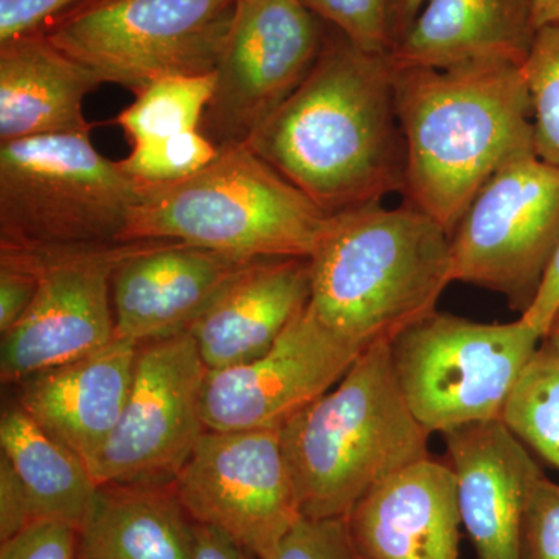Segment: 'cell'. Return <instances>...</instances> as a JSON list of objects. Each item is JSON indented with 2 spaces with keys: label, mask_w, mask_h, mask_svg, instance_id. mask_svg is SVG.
I'll return each mask as SVG.
<instances>
[{
  "label": "cell",
  "mask_w": 559,
  "mask_h": 559,
  "mask_svg": "<svg viewBox=\"0 0 559 559\" xmlns=\"http://www.w3.org/2000/svg\"><path fill=\"white\" fill-rule=\"evenodd\" d=\"M246 145L329 215L401 193L406 146L389 55L326 33L307 79Z\"/></svg>",
  "instance_id": "cell-1"
},
{
  "label": "cell",
  "mask_w": 559,
  "mask_h": 559,
  "mask_svg": "<svg viewBox=\"0 0 559 559\" xmlns=\"http://www.w3.org/2000/svg\"><path fill=\"white\" fill-rule=\"evenodd\" d=\"M393 90L406 146L401 193L451 237L500 168L536 154L524 64L393 68Z\"/></svg>",
  "instance_id": "cell-2"
},
{
  "label": "cell",
  "mask_w": 559,
  "mask_h": 559,
  "mask_svg": "<svg viewBox=\"0 0 559 559\" xmlns=\"http://www.w3.org/2000/svg\"><path fill=\"white\" fill-rule=\"evenodd\" d=\"M310 266L311 310L359 352L436 312L454 282L450 235L407 204L330 215Z\"/></svg>",
  "instance_id": "cell-3"
},
{
  "label": "cell",
  "mask_w": 559,
  "mask_h": 559,
  "mask_svg": "<svg viewBox=\"0 0 559 559\" xmlns=\"http://www.w3.org/2000/svg\"><path fill=\"white\" fill-rule=\"evenodd\" d=\"M301 516L347 518L371 489L429 459L389 342L364 349L345 377L278 429Z\"/></svg>",
  "instance_id": "cell-4"
},
{
  "label": "cell",
  "mask_w": 559,
  "mask_h": 559,
  "mask_svg": "<svg viewBox=\"0 0 559 559\" xmlns=\"http://www.w3.org/2000/svg\"><path fill=\"white\" fill-rule=\"evenodd\" d=\"M330 215L248 145L170 183H139L123 242L179 241L242 259H310Z\"/></svg>",
  "instance_id": "cell-5"
},
{
  "label": "cell",
  "mask_w": 559,
  "mask_h": 559,
  "mask_svg": "<svg viewBox=\"0 0 559 559\" xmlns=\"http://www.w3.org/2000/svg\"><path fill=\"white\" fill-rule=\"evenodd\" d=\"M90 134L0 143V250L47 255L124 245L139 182Z\"/></svg>",
  "instance_id": "cell-6"
},
{
  "label": "cell",
  "mask_w": 559,
  "mask_h": 559,
  "mask_svg": "<svg viewBox=\"0 0 559 559\" xmlns=\"http://www.w3.org/2000/svg\"><path fill=\"white\" fill-rule=\"evenodd\" d=\"M240 0H90L46 31L103 83L134 92L218 68Z\"/></svg>",
  "instance_id": "cell-7"
},
{
  "label": "cell",
  "mask_w": 559,
  "mask_h": 559,
  "mask_svg": "<svg viewBox=\"0 0 559 559\" xmlns=\"http://www.w3.org/2000/svg\"><path fill=\"white\" fill-rule=\"evenodd\" d=\"M543 336L520 318L484 323L432 312L390 342L407 406L429 433L500 419Z\"/></svg>",
  "instance_id": "cell-8"
},
{
  "label": "cell",
  "mask_w": 559,
  "mask_h": 559,
  "mask_svg": "<svg viewBox=\"0 0 559 559\" xmlns=\"http://www.w3.org/2000/svg\"><path fill=\"white\" fill-rule=\"evenodd\" d=\"M559 249V168L536 154L500 168L451 235L452 280L528 310Z\"/></svg>",
  "instance_id": "cell-9"
},
{
  "label": "cell",
  "mask_w": 559,
  "mask_h": 559,
  "mask_svg": "<svg viewBox=\"0 0 559 559\" xmlns=\"http://www.w3.org/2000/svg\"><path fill=\"white\" fill-rule=\"evenodd\" d=\"M326 33L301 0H240L202 134L218 150L246 145L307 79Z\"/></svg>",
  "instance_id": "cell-10"
},
{
  "label": "cell",
  "mask_w": 559,
  "mask_h": 559,
  "mask_svg": "<svg viewBox=\"0 0 559 559\" xmlns=\"http://www.w3.org/2000/svg\"><path fill=\"white\" fill-rule=\"evenodd\" d=\"M207 374L190 331L140 344L127 406L91 469L95 481L173 484L207 430Z\"/></svg>",
  "instance_id": "cell-11"
},
{
  "label": "cell",
  "mask_w": 559,
  "mask_h": 559,
  "mask_svg": "<svg viewBox=\"0 0 559 559\" xmlns=\"http://www.w3.org/2000/svg\"><path fill=\"white\" fill-rule=\"evenodd\" d=\"M173 487L194 524L259 559L301 518L278 429L205 430Z\"/></svg>",
  "instance_id": "cell-12"
},
{
  "label": "cell",
  "mask_w": 559,
  "mask_h": 559,
  "mask_svg": "<svg viewBox=\"0 0 559 559\" xmlns=\"http://www.w3.org/2000/svg\"><path fill=\"white\" fill-rule=\"evenodd\" d=\"M139 241L75 252L16 253L40 272L24 318L2 334L0 377L17 384L39 371L90 355L116 340L112 277Z\"/></svg>",
  "instance_id": "cell-13"
},
{
  "label": "cell",
  "mask_w": 559,
  "mask_h": 559,
  "mask_svg": "<svg viewBox=\"0 0 559 559\" xmlns=\"http://www.w3.org/2000/svg\"><path fill=\"white\" fill-rule=\"evenodd\" d=\"M360 353L331 333L308 304L263 356L209 370L202 399L205 428L280 429L333 389Z\"/></svg>",
  "instance_id": "cell-14"
},
{
  "label": "cell",
  "mask_w": 559,
  "mask_h": 559,
  "mask_svg": "<svg viewBox=\"0 0 559 559\" xmlns=\"http://www.w3.org/2000/svg\"><path fill=\"white\" fill-rule=\"evenodd\" d=\"M253 260L179 241H139L114 272L116 336L140 345L189 331Z\"/></svg>",
  "instance_id": "cell-15"
},
{
  "label": "cell",
  "mask_w": 559,
  "mask_h": 559,
  "mask_svg": "<svg viewBox=\"0 0 559 559\" xmlns=\"http://www.w3.org/2000/svg\"><path fill=\"white\" fill-rule=\"evenodd\" d=\"M457 480L462 527L477 559H522V528L538 463L500 419L441 433Z\"/></svg>",
  "instance_id": "cell-16"
},
{
  "label": "cell",
  "mask_w": 559,
  "mask_h": 559,
  "mask_svg": "<svg viewBox=\"0 0 559 559\" xmlns=\"http://www.w3.org/2000/svg\"><path fill=\"white\" fill-rule=\"evenodd\" d=\"M345 520L359 559H460L457 480L437 460L393 474Z\"/></svg>",
  "instance_id": "cell-17"
},
{
  "label": "cell",
  "mask_w": 559,
  "mask_h": 559,
  "mask_svg": "<svg viewBox=\"0 0 559 559\" xmlns=\"http://www.w3.org/2000/svg\"><path fill=\"white\" fill-rule=\"evenodd\" d=\"M139 344L116 337L21 382L17 404L92 469L127 406Z\"/></svg>",
  "instance_id": "cell-18"
},
{
  "label": "cell",
  "mask_w": 559,
  "mask_h": 559,
  "mask_svg": "<svg viewBox=\"0 0 559 559\" xmlns=\"http://www.w3.org/2000/svg\"><path fill=\"white\" fill-rule=\"evenodd\" d=\"M310 299V259L253 260L189 331L209 370L229 369L263 356Z\"/></svg>",
  "instance_id": "cell-19"
},
{
  "label": "cell",
  "mask_w": 559,
  "mask_h": 559,
  "mask_svg": "<svg viewBox=\"0 0 559 559\" xmlns=\"http://www.w3.org/2000/svg\"><path fill=\"white\" fill-rule=\"evenodd\" d=\"M538 31L533 0H426L389 60L400 69L524 64Z\"/></svg>",
  "instance_id": "cell-20"
},
{
  "label": "cell",
  "mask_w": 559,
  "mask_h": 559,
  "mask_svg": "<svg viewBox=\"0 0 559 559\" xmlns=\"http://www.w3.org/2000/svg\"><path fill=\"white\" fill-rule=\"evenodd\" d=\"M103 81L46 33L0 43V143L91 132L84 100Z\"/></svg>",
  "instance_id": "cell-21"
},
{
  "label": "cell",
  "mask_w": 559,
  "mask_h": 559,
  "mask_svg": "<svg viewBox=\"0 0 559 559\" xmlns=\"http://www.w3.org/2000/svg\"><path fill=\"white\" fill-rule=\"evenodd\" d=\"M79 546L80 559H193L194 522L173 484H103Z\"/></svg>",
  "instance_id": "cell-22"
},
{
  "label": "cell",
  "mask_w": 559,
  "mask_h": 559,
  "mask_svg": "<svg viewBox=\"0 0 559 559\" xmlns=\"http://www.w3.org/2000/svg\"><path fill=\"white\" fill-rule=\"evenodd\" d=\"M0 447L27 491L36 521L79 528L98 488L86 463L17 403L2 412Z\"/></svg>",
  "instance_id": "cell-23"
},
{
  "label": "cell",
  "mask_w": 559,
  "mask_h": 559,
  "mask_svg": "<svg viewBox=\"0 0 559 559\" xmlns=\"http://www.w3.org/2000/svg\"><path fill=\"white\" fill-rule=\"evenodd\" d=\"M500 421L559 469V352L546 341L511 390Z\"/></svg>",
  "instance_id": "cell-24"
},
{
  "label": "cell",
  "mask_w": 559,
  "mask_h": 559,
  "mask_svg": "<svg viewBox=\"0 0 559 559\" xmlns=\"http://www.w3.org/2000/svg\"><path fill=\"white\" fill-rule=\"evenodd\" d=\"M216 73L165 76L135 95V102L116 117L132 145L198 131L215 91Z\"/></svg>",
  "instance_id": "cell-25"
},
{
  "label": "cell",
  "mask_w": 559,
  "mask_h": 559,
  "mask_svg": "<svg viewBox=\"0 0 559 559\" xmlns=\"http://www.w3.org/2000/svg\"><path fill=\"white\" fill-rule=\"evenodd\" d=\"M524 72L532 98L536 156L559 168V21L536 33Z\"/></svg>",
  "instance_id": "cell-26"
},
{
  "label": "cell",
  "mask_w": 559,
  "mask_h": 559,
  "mask_svg": "<svg viewBox=\"0 0 559 559\" xmlns=\"http://www.w3.org/2000/svg\"><path fill=\"white\" fill-rule=\"evenodd\" d=\"M218 148L200 130L134 143L119 160L121 170L139 183H170L190 178L218 156Z\"/></svg>",
  "instance_id": "cell-27"
},
{
  "label": "cell",
  "mask_w": 559,
  "mask_h": 559,
  "mask_svg": "<svg viewBox=\"0 0 559 559\" xmlns=\"http://www.w3.org/2000/svg\"><path fill=\"white\" fill-rule=\"evenodd\" d=\"M320 21L369 53L389 55L390 0H301Z\"/></svg>",
  "instance_id": "cell-28"
},
{
  "label": "cell",
  "mask_w": 559,
  "mask_h": 559,
  "mask_svg": "<svg viewBox=\"0 0 559 559\" xmlns=\"http://www.w3.org/2000/svg\"><path fill=\"white\" fill-rule=\"evenodd\" d=\"M267 559H359L347 520L301 516Z\"/></svg>",
  "instance_id": "cell-29"
},
{
  "label": "cell",
  "mask_w": 559,
  "mask_h": 559,
  "mask_svg": "<svg viewBox=\"0 0 559 559\" xmlns=\"http://www.w3.org/2000/svg\"><path fill=\"white\" fill-rule=\"evenodd\" d=\"M522 559H559V485L544 474L530 492Z\"/></svg>",
  "instance_id": "cell-30"
},
{
  "label": "cell",
  "mask_w": 559,
  "mask_h": 559,
  "mask_svg": "<svg viewBox=\"0 0 559 559\" xmlns=\"http://www.w3.org/2000/svg\"><path fill=\"white\" fill-rule=\"evenodd\" d=\"M0 559H80L79 528L53 520L32 522L3 540Z\"/></svg>",
  "instance_id": "cell-31"
},
{
  "label": "cell",
  "mask_w": 559,
  "mask_h": 559,
  "mask_svg": "<svg viewBox=\"0 0 559 559\" xmlns=\"http://www.w3.org/2000/svg\"><path fill=\"white\" fill-rule=\"evenodd\" d=\"M39 280L38 266L31 260L0 252V334L24 318L38 293Z\"/></svg>",
  "instance_id": "cell-32"
},
{
  "label": "cell",
  "mask_w": 559,
  "mask_h": 559,
  "mask_svg": "<svg viewBox=\"0 0 559 559\" xmlns=\"http://www.w3.org/2000/svg\"><path fill=\"white\" fill-rule=\"evenodd\" d=\"M90 0H0V43L46 31Z\"/></svg>",
  "instance_id": "cell-33"
},
{
  "label": "cell",
  "mask_w": 559,
  "mask_h": 559,
  "mask_svg": "<svg viewBox=\"0 0 559 559\" xmlns=\"http://www.w3.org/2000/svg\"><path fill=\"white\" fill-rule=\"evenodd\" d=\"M35 521L24 485L5 455H0V540L13 538Z\"/></svg>",
  "instance_id": "cell-34"
},
{
  "label": "cell",
  "mask_w": 559,
  "mask_h": 559,
  "mask_svg": "<svg viewBox=\"0 0 559 559\" xmlns=\"http://www.w3.org/2000/svg\"><path fill=\"white\" fill-rule=\"evenodd\" d=\"M559 308V249L549 271L543 280V285L536 294L535 300L530 305L527 311L521 316L530 326H533L540 336H546L551 319L557 314Z\"/></svg>",
  "instance_id": "cell-35"
},
{
  "label": "cell",
  "mask_w": 559,
  "mask_h": 559,
  "mask_svg": "<svg viewBox=\"0 0 559 559\" xmlns=\"http://www.w3.org/2000/svg\"><path fill=\"white\" fill-rule=\"evenodd\" d=\"M193 559H259L218 530L194 524Z\"/></svg>",
  "instance_id": "cell-36"
},
{
  "label": "cell",
  "mask_w": 559,
  "mask_h": 559,
  "mask_svg": "<svg viewBox=\"0 0 559 559\" xmlns=\"http://www.w3.org/2000/svg\"><path fill=\"white\" fill-rule=\"evenodd\" d=\"M425 3L426 0H390L389 24L392 47L407 32Z\"/></svg>",
  "instance_id": "cell-37"
},
{
  "label": "cell",
  "mask_w": 559,
  "mask_h": 559,
  "mask_svg": "<svg viewBox=\"0 0 559 559\" xmlns=\"http://www.w3.org/2000/svg\"><path fill=\"white\" fill-rule=\"evenodd\" d=\"M538 28L559 21V0H533Z\"/></svg>",
  "instance_id": "cell-38"
},
{
  "label": "cell",
  "mask_w": 559,
  "mask_h": 559,
  "mask_svg": "<svg viewBox=\"0 0 559 559\" xmlns=\"http://www.w3.org/2000/svg\"><path fill=\"white\" fill-rule=\"evenodd\" d=\"M543 341H546L547 344H550L551 347L557 348L559 352V308L557 314L551 319L549 330H547Z\"/></svg>",
  "instance_id": "cell-39"
}]
</instances>
